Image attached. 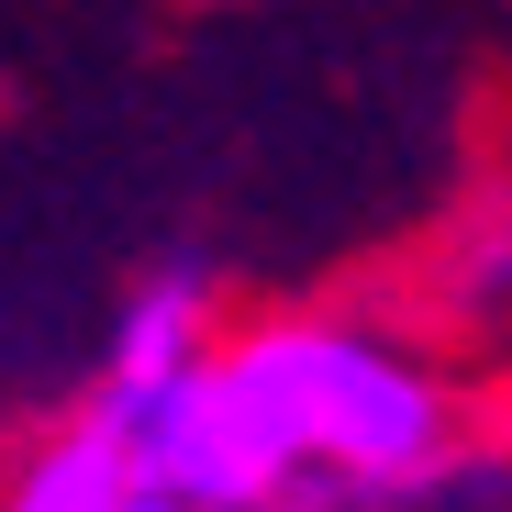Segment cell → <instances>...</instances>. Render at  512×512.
<instances>
[{
    "instance_id": "1",
    "label": "cell",
    "mask_w": 512,
    "mask_h": 512,
    "mask_svg": "<svg viewBox=\"0 0 512 512\" xmlns=\"http://www.w3.org/2000/svg\"><path fill=\"white\" fill-rule=\"evenodd\" d=\"M101 412L179 512H512V401L368 301L223 312L190 379Z\"/></svg>"
},
{
    "instance_id": "2",
    "label": "cell",
    "mask_w": 512,
    "mask_h": 512,
    "mask_svg": "<svg viewBox=\"0 0 512 512\" xmlns=\"http://www.w3.org/2000/svg\"><path fill=\"white\" fill-rule=\"evenodd\" d=\"M0 512H179V501L156 490L145 446L101 401H67L56 423H34V435L0 457Z\"/></svg>"
},
{
    "instance_id": "3",
    "label": "cell",
    "mask_w": 512,
    "mask_h": 512,
    "mask_svg": "<svg viewBox=\"0 0 512 512\" xmlns=\"http://www.w3.org/2000/svg\"><path fill=\"white\" fill-rule=\"evenodd\" d=\"M223 334V290L201 268H156L123 290V312L101 323V368H90V401H156L167 379H190Z\"/></svg>"
},
{
    "instance_id": "4",
    "label": "cell",
    "mask_w": 512,
    "mask_h": 512,
    "mask_svg": "<svg viewBox=\"0 0 512 512\" xmlns=\"http://www.w3.org/2000/svg\"><path fill=\"white\" fill-rule=\"evenodd\" d=\"M423 334H479V346H512V201L468 212L435 268H423Z\"/></svg>"
}]
</instances>
